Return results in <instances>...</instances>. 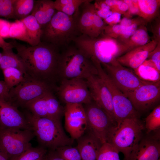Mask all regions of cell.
<instances>
[{"label":"cell","instance_id":"1","mask_svg":"<svg viewBox=\"0 0 160 160\" xmlns=\"http://www.w3.org/2000/svg\"><path fill=\"white\" fill-rule=\"evenodd\" d=\"M25 69L24 77L55 86L59 81L58 66L60 50L53 45L41 41L34 46L11 41Z\"/></svg>","mask_w":160,"mask_h":160},{"label":"cell","instance_id":"2","mask_svg":"<svg viewBox=\"0 0 160 160\" xmlns=\"http://www.w3.org/2000/svg\"><path fill=\"white\" fill-rule=\"evenodd\" d=\"M72 42L60 50L58 70L59 81L74 78L86 79L98 75L91 57Z\"/></svg>","mask_w":160,"mask_h":160},{"label":"cell","instance_id":"3","mask_svg":"<svg viewBox=\"0 0 160 160\" xmlns=\"http://www.w3.org/2000/svg\"><path fill=\"white\" fill-rule=\"evenodd\" d=\"M25 117L41 146L49 150L58 147L72 146L74 140L66 134L61 120L36 116L30 112Z\"/></svg>","mask_w":160,"mask_h":160},{"label":"cell","instance_id":"4","mask_svg":"<svg viewBox=\"0 0 160 160\" xmlns=\"http://www.w3.org/2000/svg\"><path fill=\"white\" fill-rule=\"evenodd\" d=\"M80 35L75 15L70 16L57 11L51 20L41 28V41L61 50Z\"/></svg>","mask_w":160,"mask_h":160},{"label":"cell","instance_id":"5","mask_svg":"<svg viewBox=\"0 0 160 160\" xmlns=\"http://www.w3.org/2000/svg\"><path fill=\"white\" fill-rule=\"evenodd\" d=\"M73 41L101 64L115 63L116 59L124 54L121 42L104 35L93 38L81 35Z\"/></svg>","mask_w":160,"mask_h":160},{"label":"cell","instance_id":"6","mask_svg":"<svg viewBox=\"0 0 160 160\" xmlns=\"http://www.w3.org/2000/svg\"><path fill=\"white\" fill-rule=\"evenodd\" d=\"M144 124L139 118L124 120L116 128L108 142L128 159L143 137Z\"/></svg>","mask_w":160,"mask_h":160},{"label":"cell","instance_id":"7","mask_svg":"<svg viewBox=\"0 0 160 160\" xmlns=\"http://www.w3.org/2000/svg\"><path fill=\"white\" fill-rule=\"evenodd\" d=\"M83 105L87 120L86 132L94 136L102 144L108 142L116 128V122L93 100Z\"/></svg>","mask_w":160,"mask_h":160},{"label":"cell","instance_id":"8","mask_svg":"<svg viewBox=\"0 0 160 160\" xmlns=\"http://www.w3.org/2000/svg\"><path fill=\"white\" fill-rule=\"evenodd\" d=\"M95 66L98 75L104 82L111 93L113 103L114 119L117 127L124 120L140 118L139 112L135 108L129 99L116 86L104 70L100 63L92 58Z\"/></svg>","mask_w":160,"mask_h":160},{"label":"cell","instance_id":"9","mask_svg":"<svg viewBox=\"0 0 160 160\" xmlns=\"http://www.w3.org/2000/svg\"><path fill=\"white\" fill-rule=\"evenodd\" d=\"M57 88L45 83L24 77L23 81L9 90L7 102L17 108L24 107L28 102L53 92Z\"/></svg>","mask_w":160,"mask_h":160},{"label":"cell","instance_id":"10","mask_svg":"<svg viewBox=\"0 0 160 160\" xmlns=\"http://www.w3.org/2000/svg\"><path fill=\"white\" fill-rule=\"evenodd\" d=\"M35 136L31 130L0 127V145L8 160L15 158L31 146Z\"/></svg>","mask_w":160,"mask_h":160},{"label":"cell","instance_id":"11","mask_svg":"<svg viewBox=\"0 0 160 160\" xmlns=\"http://www.w3.org/2000/svg\"><path fill=\"white\" fill-rule=\"evenodd\" d=\"M93 0H87L79 7L75 14L77 28L80 35L98 38L103 35L106 25L97 14Z\"/></svg>","mask_w":160,"mask_h":160},{"label":"cell","instance_id":"12","mask_svg":"<svg viewBox=\"0 0 160 160\" xmlns=\"http://www.w3.org/2000/svg\"><path fill=\"white\" fill-rule=\"evenodd\" d=\"M60 82L56 91L60 100L65 104L78 103L84 105L92 100L86 79H65Z\"/></svg>","mask_w":160,"mask_h":160},{"label":"cell","instance_id":"13","mask_svg":"<svg viewBox=\"0 0 160 160\" xmlns=\"http://www.w3.org/2000/svg\"><path fill=\"white\" fill-rule=\"evenodd\" d=\"M116 86L124 94L151 82L140 79L134 72L118 62L112 64H101Z\"/></svg>","mask_w":160,"mask_h":160},{"label":"cell","instance_id":"14","mask_svg":"<svg viewBox=\"0 0 160 160\" xmlns=\"http://www.w3.org/2000/svg\"><path fill=\"white\" fill-rule=\"evenodd\" d=\"M24 107L34 115L40 117L61 120L64 115V107L61 105L53 92L31 101Z\"/></svg>","mask_w":160,"mask_h":160},{"label":"cell","instance_id":"15","mask_svg":"<svg viewBox=\"0 0 160 160\" xmlns=\"http://www.w3.org/2000/svg\"><path fill=\"white\" fill-rule=\"evenodd\" d=\"M124 94L138 112L147 111L160 100V82H151Z\"/></svg>","mask_w":160,"mask_h":160},{"label":"cell","instance_id":"16","mask_svg":"<svg viewBox=\"0 0 160 160\" xmlns=\"http://www.w3.org/2000/svg\"><path fill=\"white\" fill-rule=\"evenodd\" d=\"M64 115L65 128L71 138L76 140L85 133L87 123L83 104H65Z\"/></svg>","mask_w":160,"mask_h":160},{"label":"cell","instance_id":"17","mask_svg":"<svg viewBox=\"0 0 160 160\" xmlns=\"http://www.w3.org/2000/svg\"><path fill=\"white\" fill-rule=\"evenodd\" d=\"M86 80L92 100L116 121L111 96L104 82L98 75L92 76Z\"/></svg>","mask_w":160,"mask_h":160},{"label":"cell","instance_id":"18","mask_svg":"<svg viewBox=\"0 0 160 160\" xmlns=\"http://www.w3.org/2000/svg\"><path fill=\"white\" fill-rule=\"evenodd\" d=\"M17 108L0 98V127L31 130L25 116Z\"/></svg>","mask_w":160,"mask_h":160},{"label":"cell","instance_id":"19","mask_svg":"<svg viewBox=\"0 0 160 160\" xmlns=\"http://www.w3.org/2000/svg\"><path fill=\"white\" fill-rule=\"evenodd\" d=\"M159 135L143 137L138 145L125 160H160Z\"/></svg>","mask_w":160,"mask_h":160},{"label":"cell","instance_id":"20","mask_svg":"<svg viewBox=\"0 0 160 160\" xmlns=\"http://www.w3.org/2000/svg\"><path fill=\"white\" fill-rule=\"evenodd\" d=\"M158 42L153 39L146 44L134 48L119 57L116 61L124 67L135 69L147 59Z\"/></svg>","mask_w":160,"mask_h":160},{"label":"cell","instance_id":"21","mask_svg":"<svg viewBox=\"0 0 160 160\" xmlns=\"http://www.w3.org/2000/svg\"><path fill=\"white\" fill-rule=\"evenodd\" d=\"M76 140V147L82 160H96L98 153L103 144L100 141L87 132Z\"/></svg>","mask_w":160,"mask_h":160},{"label":"cell","instance_id":"22","mask_svg":"<svg viewBox=\"0 0 160 160\" xmlns=\"http://www.w3.org/2000/svg\"><path fill=\"white\" fill-rule=\"evenodd\" d=\"M57 11L54 1L51 0H35L31 15L36 20L42 28L51 20Z\"/></svg>","mask_w":160,"mask_h":160},{"label":"cell","instance_id":"23","mask_svg":"<svg viewBox=\"0 0 160 160\" xmlns=\"http://www.w3.org/2000/svg\"><path fill=\"white\" fill-rule=\"evenodd\" d=\"M143 24H145L136 23L129 26H124L119 24L106 25L103 35L117 40L123 43L135 33L139 26Z\"/></svg>","mask_w":160,"mask_h":160},{"label":"cell","instance_id":"24","mask_svg":"<svg viewBox=\"0 0 160 160\" xmlns=\"http://www.w3.org/2000/svg\"><path fill=\"white\" fill-rule=\"evenodd\" d=\"M10 45L3 49L0 59V68L2 70L9 68H17L25 76V69L21 59L13 51L14 48L11 41Z\"/></svg>","mask_w":160,"mask_h":160},{"label":"cell","instance_id":"25","mask_svg":"<svg viewBox=\"0 0 160 160\" xmlns=\"http://www.w3.org/2000/svg\"><path fill=\"white\" fill-rule=\"evenodd\" d=\"M145 25L139 26L135 33L122 43L124 54L136 47L145 45L151 41Z\"/></svg>","mask_w":160,"mask_h":160},{"label":"cell","instance_id":"26","mask_svg":"<svg viewBox=\"0 0 160 160\" xmlns=\"http://www.w3.org/2000/svg\"><path fill=\"white\" fill-rule=\"evenodd\" d=\"M133 70L135 73L143 80L150 82H160V72L149 59H147Z\"/></svg>","mask_w":160,"mask_h":160},{"label":"cell","instance_id":"27","mask_svg":"<svg viewBox=\"0 0 160 160\" xmlns=\"http://www.w3.org/2000/svg\"><path fill=\"white\" fill-rule=\"evenodd\" d=\"M137 2L138 17L146 23L151 22L156 16L160 7V0H137Z\"/></svg>","mask_w":160,"mask_h":160},{"label":"cell","instance_id":"28","mask_svg":"<svg viewBox=\"0 0 160 160\" xmlns=\"http://www.w3.org/2000/svg\"><path fill=\"white\" fill-rule=\"evenodd\" d=\"M25 25L30 41V45L34 46L41 42V28L33 15H30L21 20Z\"/></svg>","mask_w":160,"mask_h":160},{"label":"cell","instance_id":"29","mask_svg":"<svg viewBox=\"0 0 160 160\" xmlns=\"http://www.w3.org/2000/svg\"><path fill=\"white\" fill-rule=\"evenodd\" d=\"M87 0H56L54 7L57 11L73 16L78 12L80 6Z\"/></svg>","mask_w":160,"mask_h":160},{"label":"cell","instance_id":"30","mask_svg":"<svg viewBox=\"0 0 160 160\" xmlns=\"http://www.w3.org/2000/svg\"><path fill=\"white\" fill-rule=\"evenodd\" d=\"M35 0H15L14 4L15 18L21 20L31 15Z\"/></svg>","mask_w":160,"mask_h":160},{"label":"cell","instance_id":"31","mask_svg":"<svg viewBox=\"0 0 160 160\" xmlns=\"http://www.w3.org/2000/svg\"><path fill=\"white\" fill-rule=\"evenodd\" d=\"M9 38L19 40L30 44V41L25 25L21 20L11 22Z\"/></svg>","mask_w":160,"mask_h":160},{"label":"cell","instance_id":"32","mask_svg":"<svg viewBox=\"0 0 160 160\" xmlns=\"http://www.w3.org/2000/svg\"><path fill=\"white\" fill-rule=\"evenodd\" d=\"M2 70L4 77V81L9 90L18 84L24 79L23 73L17 68H9Z\"/></svg>","mask_w":160,"mask_h":160},{"label":"cell","instance_id":"33","mask_svg":"<svg viewBox=\"0 0 160 160\" xmlns=\"http://www.w3.org/2000/svg\"><path fill=\"white\" fill-rule=\"evenodd\" d=\"M145 129L147 134L158 130L160 128V105H158L153 109L145 119Z\"/></svg>","mask_w":160,"mask_h":160},{"label":"cell","instance_id":"34","mask_svg":"<svg viewBox=\"0 0 160 160\" xmlns=\"http://www.w3.org/2000/svg\"><path fill=\"white\" fill-rule=\"evenodd\" d=\"M119 152L111 144H102L98 153L96 160H120Z\"/></svg>","mask_w":160,"mask_h":160},{"label":"cell","instance_id":"35","mask_svg":"<svg viewBox=\"0 0 160 160\" xmlns=\"http://www.w3.org/2000/svg\"><path fill=\"white\" fill-rule=\"evenodd\" d=\"M47 152V149L40 146H31L17 157L11 160H36L44 156Z\"/></svg>","mask_w":160,"mask_h":160},{"label":"cell","instance_id":"36","mask_svg":"<svg viewBox=\"0 0 160 160\" xmlns=\"http://www.w3.org/2000/svg\"><path fill=\"white\" fill-rule=\"evenodd\" d=\"M64 160H82L77 147L64 146L57 148L55 150Z\"/></svg>","mask_w":160,"mask_h":160},{"label":"cell","instance_id":"37","mask_svg":"<svg viewBox=\"0 0 160 160\" xmlns=\"http://www.w3.org/2000/svg\"><path fill=\"white\" fill-rule=\"evenodd\" d=\"M15 0H0V17L15 18L14 4Z\"/></svg>","mask_w":160,"mask_h":160},{"label":"cell","instance_id":"38","mask_svg":"<svg viewBox=\"0 0 160 160\" xmlns=\"http://www.w3.org/2000/svg\"><path fill=\"white\" fill-rule=\"evenodd\" d=\"M147 59L150 60L160 72V41L155 49L149 54Z\"/></svg>","mask_w":160,"mask_h":160},{"label":"cell","instance_id":"39","mask_svg":"<svg viewBox=\"0 0 160 160\" xmlns=\"http://www.w3.org/2000/svg\"><path fill=\"white\" fill-rule=\"evenodd\" d=\"M113 12H116L122 14L125 17L130 18L129 13V7L128 5L124 0H119L117 4L111 8Z\"/></svg>","mask_w":160,"mask_h":160},{"label":"cell","instance_id":"40","mask_svg":"<svg viewBox=\"0 0 160 160\" xmlns=\"http://www.w3.org/2000/svg\"><path fill=\"white\" fill-rule=\"evenodd\" d=\"M11 22L0 18V36L3 39L9 38Z\"/></svg>","mask_w":160,"mask_h":160},{"label":"cell","instance_id":"41","mask_svg":"<svg viewBox=\"0 0 160 160\" xmlns=\"http://www.w3.org/2000/svg\"><path fill=\"white\" fill-rule=\"evenodd\" d=\"M121 14L113 12L107 18L103 20L106 25H112L119 23L121 20Z\"/></svg>","mask_w":160,"mask_h":160},{"label":"cell","instance_id":"42","mask_svg":"<svg viewBox=\"0 0 160 160\" xmlns=\"http://www.w3.org/2000/svg\"><path fill=\"white\" fill-rule=\"evenodd\" d=\"M129 7V13L131 17L132 15L139 14V9L137 0H124Z\"/></svg>","mask_w":160,"mask_h":160},{"label":"cell","instance_id":"43","mask_svg":"<svg viewBox=\"0 0 160 160\" xmlns=\"http://www.w3.org/2000/svg\"><path fill=\"white\" fill-rule=\"evenodd\" d=\"M9 91L4 81H0V98L7 101Z\"/></svg>","mask_w":160,"mask_h":160},{"label":"cell","instance_id":"44","mask_svg":"<svg viewBox=\"0 0 160 160\" xmlns=\"http://www.w3.org/2000/svg\"><path fill=\"white\" fill-rule=\"evenodd\" d=\"M152 32L153 35L154 39L158 42L160 41V22L158 20L154 25L152 27Z\"/></svg>","mask_w":160,"mask_h":160},{"label":"cell","instance_id":"45","mask_svg":"<svg viewBox=\"0 0 160 160\" xmlns=\"http://www.w3.org/2000/svg\"><path fill=\"white\" fill-rule=\"evenodd\" d=\"M44 160H64L55 150H49L47 152Z\"/></svg>","mask_w":160,"mask_h":160},{"label":"cell","instance_id":"46","mask_svg":"<svg viewBox=\"0 0 160 160\" xmlns=\"http://www.w3.org/2000/svg\"><path fill=\"white\" fill-rule=\"evenodd\" d=\"M119 1V0H104L103 1L111 8L117 4Z\"/></svg>","mask_w":160,"mask_h":160},{"label":"cell","instance_id":"47","mask_svg":"<svg viewBox=\"0 0 160 160\" xmlns=\"http://www.w3.org/2000/svg\"><path fill=\"white\" fill-rule=\"evenodd\" d=\"M10 42H7L0 36V47L2 49L8 46L10 44Z\"/></svg>","mask_w":160,"mask_h":160},{"label":"cell","instance_id":"48","mask_svg":"<svg viewBox=\"0 0 160 160\" xmlns=\"http://www.w3.org/2000/svg\"><path fill=\"white\" fill-rule=\"evenodd\" d=\"M0 160H8L4 151L0 145Z\"/></svg>","mask_w":160,"mask_h":160},{"label":"cell","instance_id":"49","mask_svg":"<svg viewBox=\"0 0 160 160\" xmlns=\"http://www.w3.org/2000/svg\"><path fill=\"white\" fill-rule=\"evenodd\" d=\"M45 156H46V155L45 156H43L42 157H41V158H39L36 160H44Z\"/></svg>","mask_w":160,"mask_h":160},{"label":"cell","instance_id":"50","mask_svg":"<svg viewBox=\"0 0 160 160\" xmlns=\"http://www.w3.org/2000/svg\"><path fill=\"white\" fill-rule=\"evenodd\" d=\"M1 53L0 52V59L1 58Z\"/></svg>","mask_w":160,"mask_h":160}]
</instances>
